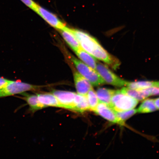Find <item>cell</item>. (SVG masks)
Wrapping results in <instances>:
<instances>
[{
  "mask_svg": "<svg viewBox=\"0 0 159 159\" xmlns=\"http://www.w3.org/2000/svg\"><path fill=\"white\" fill-rule=\"evenodd\" d=\"M69 30L76 38L81 47L85 51L112 69L115 70L118 68L120 64V61L107 52L94 38L88 33L78 30L70 28Z\"/></svg>",
  "mask_w": 159,
  "mask_h": 159,
  "instance_id": "1",
  "label": "cell"
},
{
  "mask_svg": "<svg viewBox=\"0 0 159 159\" xmlns=\"http://www.w3.org/2000/svg\"><path fill=\"white\" fill-rule=\"evenodd\" d=\"M138 103L136 99L118 90L113 95L109 106L115 111L120 112L133 109Z\"/></svg>",
  "mask_w": 159,
  "mask_h": 159,
  "instance_id": "2",
  "label": "cell"
},
{
  "mask_svg": "<svg viewBox=\"0 0 159 159\" xmlns=\"http://www.w3.org/2000/svg\"><path fill=\"white\" fill-rule=\"evenodd\" d=\"M70 59L74 63L78 72L94 86H98L105 84V82L95 70L85 64L76 57L71 56Z\"/></svg>",
  "mask_w": 159,
  "mask_h": 159,
  "instance_id": "3",
  "label": "cell"
},
{
  "mask_svg": "<svg viewBox=\"0 0 159 159\" xmlns=\"http://www.w3.org/2000/svg\"><path fill=\"white\" fill-rule=\"evenodd\" d=\"M39 87L19 80H9L5 86L0 89V98L23 94L28 91L37 90Z\"/></svg>",
  "mask_w": 159,
  "mask_h": 159,
  "instance_id": "4",
  "label": "cell"
},
{
  "mask_svg": "<svg viewBox=\"0 0 159 159\" xmlns=\"http://www.w3.org/2000/svg\"><path fill=\"white\" fill-rule=\"evenodd\" d=\"M101 77L105 82L111 85L117 87H122L127 84L128 81L124 80L114 74L108 68L107 65L97 62L96 69Z\"/></svg>",
  "mask_w": 159,
  "mask_h": 159,
  "instance_id": "5",
  "label": "cell"
},
{
  "mask_svg": "<svg viewBox=\"0 0 159 159\" xmlns=\"http://www.w3.org/2000/svg\"><path fill=\"white\" fill-rule=\"evenodd\" d=\"M39 16L55 29L60 30L66 27L64 23L61 21L56 16L51 12L38 5L35 11Z\"/></svg>",
  "mask_w": 159,
  "mask_h": 159,
  "instance_id": "6",
  "label": "cell"
},
{
  "mask_svg": "<svg viewBox=\"0 0 159 159\" xmlns=\"http://www.w3.org/2000/svg\"><path fill=\"white\" fill-rule=\"evenodd\" d=\"M52 94L56 97L62 108L73 111L76 93L71 91L54 90L52 91Z\"/></svg>",
  "mask_w": 159,
  "mask_h": 159,
  "instance_id": "7",
  "label": "cell"
},
{
  "mask_svg": "<svg viewBox=\"0 0 159 159\" xmlns=\"http://www.w3.org/2000/svg\"><path fill=\"white\" fill-rule=\"evenodd\" d=\"M94 112L109 122L122 125L117 118L115 111L109 105L99 102Z\"/></svg>",
  "mask_w": 159,
  "mask_h": 159,
  "instance_id": "8",
  "label": "cell"
},
{
  "mask_svg": "<svg viewBox=\"0 0 159 159\" xmlns=\"http://www.w3.org/2000/svg\"><path fill=\"white\" fill-rule=\"evenodd\" d=\"M74 79L75 88L78 94L86 95L89 91L93 89L91 83L78 71H75Z\"/></svg>",
  "mask_w": 159,
  "mask_h": 159,
  "instance_id": "9",
  "label": "cell"
},
{
  "mask_svg": "<svg viewBox=\"0 0 159 159\" xmlns=\"http://www.w3.org/2000/svg\"><path fill=\"white\" fill-rule=\"evenodd\" d=\"M59 31L63 39L75 52L81 47L78 40L69 30V28L66 26L64 29Z\"/></svg>",
  "mask_w": 159,
  "mask_h": 159,
  "instance_id": "10",
  "label": "cell"
},
{
  "mask_svg": "<svg viewBox=\"0 0 159 159\" xmlns=\"http://www.w3.org/2000/svg\"><path fill=\"white\" fill-rule=\"evenodd\" d=\"M39 100L45 107H53L62 108L61 105L54 95L50 93L37 94Z\"/></svg>",
  "mask_w": 159,
  "mask_h": 159,
  "instance_id": "11",
  "label": "cell"
},
{
  "mask_svg": "<svg viewBox=\"0 0 159 159\" xmlns=\"http://www.w3.org/2000/svg\"><path fill=\"white\" fill-rule=\"evenodd\" d=\"M89 110H90V108L86 95L76 94L73 111L79 113H83Z\"/></svg>",
  "mask_w": 159,
  "mask_h": 159,
  "instance_id": "12",
  "label": "cell"
},
{
  "mask_svg": "<svg viewBox=\"0 0 159 159\" xmlns=\"http://www.w3.org/2000/svg\"><path fill=\"white\" fill-rule=\"evenodd\" d=\"M75 52L79 58L85 64L93 69H96L97 61L96 59L92 55L85 51L81 47Z\"/></svg>",
  "mask_w": 159,
  "mask_h": 159,
  "instance_id": "13",
  "label": "cell"
},
{
  "mask_svg": "<svg viewBox=\"0 0 159 159\" xmlns=\"http://www.w3.org/2000/svg\"><path fill=\"white\" fill-rule=\"evenodd\" d=\"M22 97H17L19 98L24 99L29 105L30 110L32 112L45 108L43 105L40 102L37 95H30L26 93L23 94Z\"/></svg>",
  "mask_w": 159,
  "mask_h": 159,
  "instance_id": "14",
  "label": "cell"
},
{
  "mask_svg": "<svg viewBox=\"0 0 159 159\" xmlns=\"http://www.w3.org/2000/svg\"><path fill=\"white\" fill-rule=\"evenodd\" d=\"M115 91L113 89L104 88L97 89L96 93L99 102L110 105L111 98Z\"/></svg>",
  "mask_w": 159,
  "mask_h": 159,
  "instance_id": "15",
  "label": "cell"
},
{
  "mask_svg": "<svg viewBox=\"0 0 159 159\" xmlns=\"http://www.w3.org/2000/svg\"><path fill=\"white\" fill-rule=\"evenodd\" d=\"M121 92L128 95L138 101H142L148 97L143 89H135L124 87L120 90Z\"/></svg>",
  "mask_w": 159,
  "mask_h": 159,
  "instance_id": "16",
  "label": "cell"
},
{
  "mask_svg": "<svg viewBox=\"0 0 159 159\" xmlns=\"http://www.w3.org/2000/svg\"><path fill=\"white\" fill-rule=\"evenodd\" d=\"M157 109L155 104L154 99H146L141 104L138 109L139 113H148L154 112Z\"/></svg>",
  "mask_w": 159,
  "mask_h": 159,
  "instance_id": "17",
  "label": "cell"
},
{
  "mask_svg": "<svg viewBox=\"0 0 159 159\" xmlns=\"http://www.w3.org/2000/svg\"><path fill=\"white\" fill-rule=\"evenodd\" d=\"M126 86L128 88L135 89H142L155 87V81H142L135 82H128Z\"/></svg>",
  "mask_w": 159,
  "mask_h": 159,
  "instance_id": "18",
  "label": "cell"
},
{
  "mask_svg": "<svg viewBox=\"0 0 159 159\" xmlns=\"http://www.w3.org/2000/svg\"><path fill=\"white\" fill-rule=\"evenodd\" d=\"M137 112H138V109H132L127 111H120V112L115 111L117 118L120 121L122 125H124L125 121L128 120Z\"/></svg>",
  "mask_w": 159,
  "mask_h": 159,
  "instance_id": "19",
  "label": "cell"
},
{
  "mask_svg": "<svg viewBox=\"0 0 159 159\" xmlns=\"http://www.w3.org/2000/svg\"><path fill=\"white\" fill-rule=\"evenodd\" d=\"M90 110L94 111L99 103L96 92L93 89L89 90L86 95Z\"/></svg>",
  "mask_w": 159,
  "mask_h": 159,
  "instance_id": "20",
  "label": "cell"
},
{
  "mask_svg": "<svg viewBox=\"0 0 159 159\" xmlns=\"http://www.w3.org/2000/svg\"><path fill=\"white\" fill-rule=\"evenodd\" d=\"M29 8L35 11L38 4L36 3L33 0H20Z\"/></svg>",
  "mask_w": 159,
  "mask_h": 159,
  "instance_id": "21",
  "label": "cell"
},
{
  "mask_svg": "<svg viewBox=\"0 0 159 159\" xmlns=\"http://www.w3.org/2000/svg\"><path fill=\"white\" fill-rule=\"evenodd\" d=\"M9 80L3 78V77H0V89L2 88L7 84Z\"/></svg>",
  "mask_w": 159,
  "mask_h": 159,
  "instance_id": "22",
  "label": "cell"
},
{
  "mask_svg": "<svg viewBox=\"0 0 159 159\" xmlns=\"http://www.w3.org/2000/svg\"><path fill=\"white\" fill-rule=\"evenodd\" d=\"M154 101L157 109H159V98L154 99Z\"/></svg>",
  "mask_w": 159,
  "mask_h": 159,
  "instance_id": "23",
  "label": "cell"
},
{
  "mask_svg": "<svg viewBox=\"0 0 159 159\" xmlns=\"http://www.w3.org/2000/svg\"><path fill=\"white\" fill-rule=\"evenodd\" d=\"M155 87L159 88V81H155Z\"/></svg>",
  "mask_w": 159,
  "mask_h": 159,
  "instance_id": "24",
  "label": "cell"
}]
</instances>
